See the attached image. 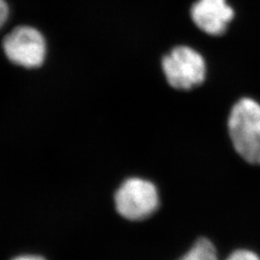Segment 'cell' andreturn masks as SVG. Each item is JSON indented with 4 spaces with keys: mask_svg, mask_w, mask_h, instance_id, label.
I'll use <instances>...</instances> for the list:
<instances>
[{
    "mask_svg": "<svg viewBox=\"0 0 260 260\" xmlns=\"http://www.w3.org/2000/svg\"><path fill=\"white\" fill-rule=\"evenodd\" d=\"M229 133L233 147L245 161L260 165V104L242 99L232 109Z\"/></svg>",
    "mask_w": 260,
    "mask_h": 260,
    "instance_id": "1",
    "label": "cell"
},
{
    "mask_svg": "<svg viewBox=\"0 0 260 260\" xmlns=\"http://www.w3.org/2000/svg\"><path fill=\"white\" fill-rule=\"evenodd\" d=\"M4 54L11 63L25 69H37L45 63L46 39L37 28L19 25L8 33L2 42Z\"/></svg>",
    "mask_w": 260,
    "mask_h": 260,
    "instance_id": "2",
    "label": "cell"
},
{
    "mask_svg": "<svg viewBox=\"0 0 260 260\" xmlns=\"http://www.w3.org/2000/svg\"><path fill=\"white\" fill-rule=\"evenodd\" d=\"M115 205L119 214L127 220L147 219L158 208L157 189L149 180L131 177L118 189L115 195Z\"/></svg>",
    "mask_w": 260,
    "mask_h": 260,
    "instance_id": "3",
    "label": "cell"
},
{
    "mask_svg": "<svg viewBox=\"0 0 260 260\" xmlns=\"http://www.w3.org/2000/svg\"><path fill=\"white\" fill-rule=\"evenodd\" d=\"M162 68L168 83L177 90H190L205 81V60L191 47H175L163 58Z\"/></svg>",
    "mask_w": 260,
    "mask_h": 260,
    "instance_id": "4",
    "label": "cell"
},
{
    "mask_svg": "<svg viewBox=\"0 0 260 260\" xmlns=\"http://www.w3.org/2000/svg\"><path fill=\"white\" fill-rule=\"evenodd\" d=\"M233 8L225 0H198L191 9L196 25L209 35H221L233 19Z\"/></svg>",
    "mask_w": 260,
    "mask_h": 260,
    "instance_id": "5",
    "label": "cell"
},
{
    "mask_svg": "<svg viewBox=\"0 0 260 260\" xmlns=\"http://www.w3.org/2000/svg\"><path fill=\"white\" fill-rule=\"evenodd\" d=\"M179 260H219L212 242L201 238Z\"/></svg>",
    "mask_w": 260,
    "mask_h": 260,
    "instance_id": "6",
    "label": "cell"
},
{
    "mask_svg": "<svg viewBox=\"0 0 260 260\" xmlns=\"http://www.w3.org/2000/svg\"><path fill=\"white\" fill-rule=\"evenodd\" d=\"M226 260H260L257 254L249 250H237L228 257Z\"/></svg>",
    "mask_w": 260,
    "mask_h": 260,
    "instance_id": "7",
    "label": "cell"
},
{
    "mask_svg": "<svg viewBox=\"0 0 260 260\" xmlns=\"http://www.w3.org/2000/svg\"><path fill=\"white\" fill-rule=\"evenodd\" d=\"M9 5L6 0H0V30L9 19Z\"/></svg>",
    "mask_w": 260,
    "mask_h": 260,
    "instance_id": "8",
    "label": "cell"
},
{
    "mask_svg": "<svg viewBox=\"0 0 260 260\" xmlns=\"http://www.w3.org/2000/svg\"><path fill=\"white\" fill-rule=\"evenodd\" d=\"M13 260H45L43 257L40 256H35V255H22V256H19L16 257L15 259Z\"/></svg>",
    "mask_w": 260,
    "mask_h": 260,
    "instance_id": "9",
    "label": "cell"
}]
</instances>
